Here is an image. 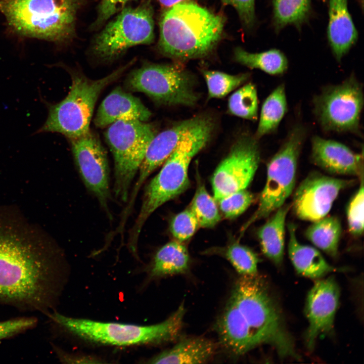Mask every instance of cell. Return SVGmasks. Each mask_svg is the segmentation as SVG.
<instances>
[{
  "label": "cell",
  "mask_w": 364,
  "mask_h": 364,
  "mask_svg": "<svg viewBox=\"0 0 364 364\" xmlns=\"http://www.w3.org/2000/svg\"><path fill=\"white\" fill-rule=\"evenodd\" d=\"M216 329L222 345L235 354L268 344L281 358H299L279 308L257 274L237 280Z\"/></svg>",
  "instance_id": "cell-1"
},
{
  "label": "cell",
  "mask_w": 364,
  "mask_h": 364,
  "mask_svg": "<svg viewBox=\"0 0 364 364\" xmlns=\"http://www.w3.org/2000/svg\"><path fill=\"white\" fill-rule=\"evenodd\" d=\"M14 231L0 229V302L44 311L57 295L54 254Z\"/></svg>",
  "instance_id": "cell-2"
},
{
  "label": "cell",
  "mask_w": 364,
  "mask_h": 364,
  "mask_svg": "<svg viewBox=\"0 0 364 364\" xmlns=\"http://www.w3.org/2000/svg\"><path fill=\"white\" fill-rule=\"evenodd\" d=\"M214 128L209 117L200 116L196 124L181 139L158 173L147 186L140 212L129 231L128 247L138 249L139 236L150 216L160 206L185 191L190 186L189 165L209 141Z\"/></svg>",
  "instance_id": "cell-3"
},
{
  "label": "cell",
  "mask_w": 364,
  "mask_h": 364,
  "mask_svg": "<svg viewBox=\"0 0 364 364\" xmlns=\"http://www.w3.org/2000/svg\"><path fill=\"white\" fill-rule=\"evenodd\" d=\"M224 18L192 2L167 8L159 22L158 48L164 55L188 60L202 58L220 40Z\"/></svg>",
  "instance_id": "cell-4"
},
{
  "label": "cell",
  "mask_w": 364,
  "mask_h": 364,
  "mask_svg": "<svg viewBox=\"0 0 364 364\" xmlns=\"http://www.w3.org/2000/svg\"><path fill=\"white\" fill-rule=\"evenodd\" d=\"M84 0H0L9 26L24 36L64 43L76 36Z\"/></svg>",
  "instance_id": "cell-5"
},
{
  "label": "cell",
  "mask_w": 364,
  "mask_h": 364,
  "mask_svg": "<svg viewBox=\"0 0 364 364\" xmlns=\"http://www.w3.org/2000/svg\"><path fill=\"white\" fill-rule=\"evenodd\" d=\"M134 61L133 60L97 80L67 68L71 78L70 91L57 103L51 104L44 101L48 110V116L36 133L57 132L71 140L88 132L95 104L101 92L120 77Z\"/></svg>",
  "instance_id": "cell-6"
},
{
  "label": "cell",
  "mask_w": 364,
  "mask_h": 364,
  "mask_svg": "<svg viewBox=\"0 0 364 364\" xmlns=\"http://www.w3.org/2000/svg\"><path fill=\"white\" fill-rule=\"evenodd\" d=\"M185 313L183 303L165 321L149 326L102 322L57 312L51 317L66 330L84 340L102 344L130 346L158 344L176 339L182 330Z\"/></svg>",
  "instance_id": "cell-7"
},
{
  "label": "cell",
  "mask_w": 364,
  "mask_h": 364,
  "mask_svg": "<svg viewBox=\"0 0 364 364\" xmlns=\"http://www.w3.org/2000/svg\"><path fill=\"white\" fill-rule=\"evenodd\" d=\"M156 134L154 126L136 119L117 121L105 133L114 160V194L123 202L128 200L131 184Z\"/></svg>",
  "instance_id": "cell-8"
},
{
  "label": "cell",
  "mask_w": 364,
  "mask_h": 364,
  "mask_svg": "<svg viewBox=\"0 0 364 364\" xmlns=\"http://www.w3.org/2000/svg\"><path fill=\"white\" fill-rule=\"evenodd\" d=\"M305 137L302 126L289 132L278 151L267 164L266 180L260 193L257 208L241 230V236L254 222L268 217L292 193L295 185L300 152Z\"/></svg>",
  "instance_id": "cell-9"
},
{
  "label": "cell",
  "mask_w": 364,
  "mask_h": 364,
  "mask_svg": "<svg viewBox=\"0 0 364 364\" xmlns=\"http://www.w3.org/2000/svg\"><path fill=\"white\" fill-rule=\"evenodd\" d=\"M94 38L90 52L101 61L117 59L128 49L154 40L153 10L149 1L127 7Z\"/></svg>",
  "instance_id": "cell-10"
},
{
  "label": "cell",
  "mask_w": 364,
  "mask_h": 364,
  "mask_svg": "<svg viewBox=\"0 0 364 364\" xmlns=\"http://www.w3.org/2000/svg\"><path fill=\"white\" fill-rule=\"evenodd\" d=\"M126 85L166 105L193 106L198 100L192 77L173 65L145 63L130 73Z\"/></svg>",
  "instance_id": "cell-11"
},
{
  "label": "cell",
  "mask_w": 364,
  "mask_h": 364,
  "mask_svg": "<svg viewBox=\"0 0 364 364\" xmlns=\"http://www.w3.org/2000/svg\"><path fill=\"white\" fill-rule=\"evenodd\" d=\"M313 105L315 117L324 130L359 133L363 94L354 76L325 88L314 98Z\"/></svg>",
  "instance_id": "cell-12"
},
{
  "label": "cell",
  "mask_w": 364,
  "mask_h": 364,
  "mask_svg": "<svg viewBox=\"0 0 364 364\" xmlns=\"http://www.w3.org/2000/svg\"><path fill=\"white\" fill-rule=\"evenodd\" d=\"M256 139L245 136L233 145L211 178L214 198L220 199L246 189L259 166L260 154Z\"/></svg>",
  "instance_id": "cell-13"
},
{
  "label": "cell",
  "mask_w": 364,
  "mask_h": 364,
  "mask_svg": "<svg viewBox=\"0 0 364 364\" xmlns=\"http://www.w3.org/2000/svg\"><path fill=\"white\" fill-rule=\"evenodd\" d=\"M70 140L75 162L84 186L110 217L109 168L104 148L97 135L90 130Z\"/></svg>",
  "instance_id": "cell-14"
},
{
  "label": "cell",
  "mask_w": 364,
  "mask_h": 364,
  "mask_svg": "<svg viewBox=\"0 0 364 364\" xmlns=\"http://www.w3.org/2000/svg\"><path fill=\"white\" fill-rule=\"evenodd\" d=\"M352 182L317 172L309 173L294 194V214L299 219L311 222L326 216L341 191Z\"/></svg>",
  "instance_id": "cell-15"
},
{
  "label": "cell",
  "mask_w": 364,
  "mask_h": 364,
  "mask_svg": "<svg viewBox=\"0 0 364 364\" xmlns=\"http://www.w3.org/2000/svg\"><path fill=\"white\" fill-rule=\"evenodd\" d=\"M339 297V286L332 277L317 280L308 292L305 313L309 326L305 336L308 349L313 348L321 335L332 332Z\"/></svg>",
  "instance_id": "cell-16"
},
{
  "label": "cell",
  "mask_w": 364,
  "mask_h": 364,
  "mask_svg": "<svg viewBox=\"0 0 364 364\" xmlns=\"http://www.w3.org/2000/svg\"><path fill=\"white\" fill-rule=\"evenodd\" d=\"M199 116L178 122L170 128L156 134L150 143L139 169L138 179L134 185L126 207L121 215L128 217L134 206L137 195L145 181L160 165L164 163L177 145L199 120Z\"/></svg>",
  "instance_id": "cell-17"
},
{
  "label": "cell",
  "mask_w": 364,
  "mask_h": 364,
  "mask_svg": "<svg viewBox=\"0 0 364 364\" xmlns=\"http://www.w3.org/2000/svg\"><path fill=\"white\" fill-rule=\"evenodd\" d=\"M311 160L330 174L363 175V153H355L340 142L314 136L311 141Z\"/></svg>",
  "instance_id": "cell-18"
},
{
  "label": "cell",
  "mask_w": 364,
  "mask_h": 364,
  "mask_svg": "<svg viewBox=\"0 0 364 364\" xmlns=\"http://www.w3.org/2000/svg\"><path fill=\"white\" fill-rule=\"evenodd\" d=\"M151 112L140 100L116 87L101 104L94 119L96 127L104 128L120 120L147 121Z\"/></svg>",
  "instance_id": "cell-19"
},
{
  "label": "cell",
  "mask_w": 364,
  "mask_h": 364,
  "mask_svg": "<svg viewBox=\"0 0 364 364\" xmlns=\"http://www.w3.org/2000/svg\"><path fill=\"white\" fill-rule=\"evenodd\" d=\"M328 37L338 61L357 39L358 33L348 11L347 0H330Z\"/></svg>",
  "instance_id": "cell-20"
},
{
  "label": "cell",
  "mask_w": 364,
  "mask_h": 364,
  "mask_svg": "<svg viewBox=\"0 0 364 364\" xmlns=\"http://www.w3.org/2000/svg\"><path fill=\"white\" fill-rule=\"evenodd\" d=\"M215 344L203 337H191L181 339L170 349L152 357L148 363H206L214 355Z\"/></svg>",
  "instance_id": "cell-21"
},
{
  "label": "cell",
  "mask_w": 364,
  "mask_h": 364,
  "mask_svg": "<svg viewBox=\"0 0 364 364\" xmlns=\"http://www.w3.org/2000/svg\"><path fill=\"white\" fill-rule=\"evenodd\" d=\"M288 253L297 272L306 277L317 279L337 269L331 265L316 248L303 245L297 240L296 226L288 224Z\"/></svg>",
  "instance_id": "cell-22"
},
{
  "label": "cell",
  "mask_w": 364,
  "mask_h": 364,
  "mask_svg": "<svg viewBox=\"0 0 364 364\" xmlns=\"http://www.w3.org/2000/svg\"><path fill=\"white\" fill-rule=\"evenodd\" d=\"M290 207L283 205L278 209L257 233L262 252L277 265L283 260L286 219Z\"/></svg>",
  "instance_id": "cell-23"
},
{
  "label": "cell",
  "mask_w": 364,
  "mask_h": 364,
  "mask_svg": "<svg viewBox=\"0 0 364 364\" xmlns=\"http://www.w3.org/2000/svg\"><path fill=\"white\" fill-rule=\"evenodd\" d=\"M190 265V256L186 246L178 241L168 242L155 254L151 267L154 277L186 273Z\"/></svg>",
  "instance_id": "cell-24"
},
{
  "label": "cell",
  "mask_w": 364,
  "mask_h": 364,
  "mask_svg": "<svg viewBox=\"0 0 364 364\" xmlns=\"http://www.w3.org/2000/svg\"><path fill=\"white\" fill-rule=\"evenodd\" d=\"M342 233L340 220L336 216H325L312 222L306 229L305 235L315 246L332 257L338 252Z\"/></svg>",
  "instance_id": "cell-25"
},
{
  "label": "cell",
  "mask_w": 364,
  "mask_h": 364,
  "mask_svg": "<svg viewBox=\"0 0 364 364\" xmlns=\"http://www.w3.org/2000/svg\"><path fill=\"white\" fill-rule=\"evenodd\" d=\"M287 111L285 85H278L263 102L255 138L274 132Z\"/></svg>",
  "instance_id": "cell-26"
},
{
  "label": "cell",
  "mask_w": 364,
  "mask_h": 364,
  "mask_svg": "<svg viewBox=\"0 0 364 364\" xmlns=\"http://www.w3.org/2000/svg\"><path fill=\"white\" fill-rule=\"evenodd\" d=\"M236 61L250 68L260 69L270 75L285 73L288 69V60L280 50H270L259 53H249L238 47L235 50Z\"/></svg>",
  "instance_id": "cell-27"
},
{
  "label": "cell",
  "mask_w": 364,
  "mask_h": 364,
  "mask_svg": "<svg viewBox=\"0 0 364 364\" xmlns=\"http://www.w3.org/2000/svg\"><path fill=\"white\" fill-rule=\"evenodd\" d=\"M274 20L277 29L288 24L299 25L310 11V0H273Z\"/></svg>",
  "instance_id": "cell-28"
},
{
  "label": "cell",
  "mask_w": 364,
  "mask_h": 364,
  "mask_svg": "<svg viewBox=\"0 0 364 364\" xmlns=\"http://www.w3.org/2000/svg\"><path fill=\"white\" fill-rule=\"evenodd\" d=\"M197 179V189L190 208L195 215L199 226L212 228L220 219L216 201L209 195L198 175Z\"/></svg>",
  "instance_id": "cell-29"
},
{
  "label": "cell",
  "mask_w": 364,
  "mask_h": 364,
  "mask_svg": "<svg viewBox=\"0 0 364 364\" xmlns=\"http://www.w3.org/2000/svg\"><path fill=\"white\" fill-rule=\"evenodd\" d=\"M230 112L238 117L256 120L258 116V98L256 87L249 83L236 91L228 101Z\"/></svg>",
  "instance_id": "cell-30"
},
{
  "label": "cell",
  "mask_w": 364,
  "mask_h": 364,
  "mask_svg": "<svg viewBox=\"0 0 364 364\" xmlns=\"http://www.w3.org/2000/svg\"><path fill=\"white\" fill-rule=\"evenodd\" d=\"M210 98H223L232 90L244 83L249 78L248 73L230 75L224 72L204 70Z\"/></svg>",
  "instance_id": "cell-31"
},
{
  "label": "cell",
  "mask_w": 364,
  "mask_h": 364,
  "mask_svg": "<svg viewBox=\"0 0 364 364\" xmlns=\"http://www.w3.org/2000/svg\"><path fill=\"white\" fill-rule=\"evenodd\" d=\"M224 256L241 276L257 274L259 258L248 247L234 243L226 248Z\"/></svg>",
  "instance_id": "cell-32"
},
{
  "label": "cell",
  "mask_w": 364,
  "mask_h": 364,
  "mask_svg": "<svg viewBox=\"0 0 364 364\" xmlns=\"http://www.w3.org/2000/svg\"><path fill=\"white\" fill-rule=\"evenodd\" d=\"M360 178V186L348 203L346 210L349 232L354 237H359L363 232V175Z\"/></svg>",
  "instance_id": "cell-33"
},
{
  "label": "cell",
  "mask_w": 364,
  "mask_h": 364,
  "mask_svg": "<svg viewBox=\"0 0 364 364\" xmlns=\"http://www.w3.org/2000/svg\"><path fill=\"white\" fill-rule=\"evenodd\" d=\"M254 195L246 189L229 195L217 202L226 218H233L243 213L252 204Z\"/></svg>",
  "instance_id": "cell-34"
},
{
  "label": "cell",
  "mask_w": 364,
  "mask_h": 364,
  "mask_svg": "<svg viewBox=\"0 0 364 364\" xmlns=\"http://www.w3.org/2000/svg\"><path fill=\"white\" fill-rule=\"evenodd\" d=\"M199 226L192 211L187 209L176 215L170 223V231L176 241H185L194 234Z\"/></svg>",
  "instance_id": "cell-35"
},
{
  "label": "cell",
  "mask_w": 364,
  "mask_h": 364,
  "mask_svg": "<svg viewBox=\"0 0 364 364\" xmlns=\"http://www.w3.org/2000/svg\"><path fill=\"white\" fill-rule=\"evenodd\" d=\"M132 0H101L97 9V17L91 25L96 29L102 26L109 19L119 12Z\"/></svg>",
  "instance_id": "cell-36"
},
{
  "label": "cell",
  "mask_w": 364,
  "mask_h": 364,
  "mask_svg": "<svg viewBox=\"0 0 364 364\" xmlns=\"http://www.w3.org/2000/svg\"><path fill=\"white\" fill-rule=\"evenodd\" d=\"M36 324L35 318L21 317L0 322V340L19 334L33 327Z\"/></svg>",
  "instance_id": "cell-37"
},
{
  "label": "cell",
  "mask_w": 364,
  "mask_h": 364,
  "mask_svg": "<svg viewBox=\"0 0 364 364\" xmlns=\"http://www.w3.org/2000/svg\"><path fill=\"white\" fill-rule=\"evenodd\" d=\"M220 1L236 10L243 24L247 28H251L253 26L255 21V0Z\"/></svg>",
  "instance_id": "cell-38"
},
{
  "label": "cell",
  "mask_w": 364,
  "mask_h": 364,
  "mask_svg": "<svg viewBox=\"0 0 364 364\" xmlns=\"http://www.w3.org/2000/svg\"><path fill=\"white\" fill-rule=\"evenodd\" d=\"M161 5L167 8H170L174 5L185 1V0H158Z\"/></svg>",
  "instance_id": "cell-39"
},
{
  "label": "cell",
  "mask_w": 364,
  "mask_h": 364,
  "mask_svg": "<svg viewBox=\"0 0 364 364\" xmlns=\"http://www.w3.org/2000/svg\"><path fill=\"white\" fill-rule=\"evenodd\" d=\"M323 1H325V0H323Z\"/></svg>",
  "instance_id": "cell-40"
}]
</instances>
